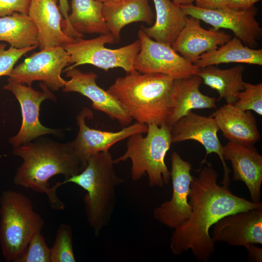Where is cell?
<instances>
[{
  "label": "cell",
  "instance_id": "obj_16",
  "mask_svg": "<svg viewBox=\"0 0 262 262\" xmlns=\"http://www.w3.org/2000/svg\"><path fill=\"white\" fill-rule=\"evenodd\" d=\"M212 238L232 246L262 244V207L222 218L213 225Z\"/></svg>",
  "mask_w": 262,
  "mask_h": 262
},
{
  "label": "cell",
  "instance_id": "obj_17",
  "mask_svg": "<svg viewBox=\"0 0 262 262\" xmlns=\"http://www.w3.org/2000/svg\"><path fill=\"white\" fill-rule=\"evenodd\" d=\"M225 161H229L233 169V180L246 185L252 201L260 202L262 183V156L253 145L229 142L223 146Z\"/></svg>",
  "mask_w": 262,
  "mask_h": 262
},
{
  "label": "cell",
  "instance_id": "obj_7",
  "mask_svg": "<svg viewBox=\"0 0 262 262\" xmlns=\"http://www.w3.org/2000/svg\"><path fill=\"white\" fill-rule=\"evenodd\" d=\"M116 42V39L111 33L91 39L74 38L72 42L64 47L69 55L70 66L63 72L85 64L92 65L105 71L120 67L127 73L136 71L133 64L141 49L139 39L116 49L105 47L106 44Z\"/></svg>",
  "mask_w": 262,
  "mask_h": 262
},
{
  "label": "cell",
  "instance_id": "obj_30",
  "mask_svg": "<svg viewBox=\"0 0 262 262\" xmlns=\"http://www.w3.org/2000/svg\"><path fill=\"white\" fill-rule=\"evenodd\" d=\"M237 98L233 104L234 107L243 111L252 110L262 115V83L245 82L244 89L238 94Z\"/></svg>",
  "mask_w": 262,
  "mask_h": 262
},
{
  "label": "cell",
  "instance_id": "obj_36",
  "mask_svg": "<svg viewBox=\"0 0 262 262\" xmlns=\"http://www.w3.org/2000/svg\"><path fill=\"white\" fill-rule=\"evenodd\" d=\"M255 245L254 244H248L245 247L247 251L248 257L250 260H252L253 262H262V249Z\"/></svg>",
  "mask_w": 262,
  "mask_h": 262
},
{
  "label": "cell",
  "instance_id": "obj_20",
  "mask_svg": "<svg viewBox=\"0 0 262 262\" xmlns=\"http://www.w3.org/2000/svg\"><path fill=\"white\" fill-rule=\"evenodd\" d=\"M210 116L215 120L223 136L229 142L254 145L260 139L256 119L251 111H243L227 103Z\"/></svg>",
  "mask_w": 262,
  "mask_h": 262
},
{
  "label": "cell",
  "instance_id": "obj_12",
  "mask_svg": "<svg viewBox=\"0 0 262 262\" xmlns=\"http://www.w3.org/2000/svg\"><path fill=\"white\" fill-rule=\"evenodd\" d=\"M171 162L172 195L169 200L154 210L153 215L161 223L175 229L183 224L191 213L188 199L193 176L191 163L182 159L177 151L172 154Z\"/></svg>",
  "mask_w": 262,
  "mask_h": 262
},
{
  "label": "cell",
  "instance_id": "obj_32",
  "mask_svg": "<svg viewBox=\"0 0 262 262\" xmlns=\"http://www.w3.org/2000/svg\"><path fill=\"white\" fill-rule=\"evenodd\" d=\"M32 0H0V16L19 13L28 15Z\"/></svg>",
  "mask_w": 262,
  "mask_h": 262
},
{
  "label": "cell",
  "instance_id": "obj_28",
  "mask_svg": "<svg viewBox=\"0 0 262 262\" xmlns=\"http://www.w3.org/2000/svg\"><path fill=\"white\" fill-rule=\"evenodd\" d=\"M50 262H75L72 228L61 224L56 232L52 247L50 248Z\"/></svg>",
  "mask_w": 262,
  "mask_h": 262
},
{
  "label": "cell",
  "instance_id": "obj_11",
  "mask_svg": "<svg viewBox=\"0 0 262 262\" xmlns=\"http://www.w3.org/2000/svg\"><path fill=\"white\" fill-rule=\"evenodd\" d=\"M184 13L211 25L212 29L231 30L246 46L255 48L262 36V30L255 19L254 6L243 11L227 7L214 10L198 8L193 4L180 6Z\"/></svg>",
  "mask_w": 262,
  "mask_h": 262
},
{
  "label": "cell",
  "instance_id": "obj_21",
  "mask_svg": "<svg viewBox=\"0 0 262 262\" xmlns=\"http://www.w3.org/2000/svg\"><path fill=\"white\" fill-rule=\"evenodd\" d=\"M202 82L197 74L175 79L172 91L169 114L166 124L171 127L179 119L193 109L215 108V98L202 94L199 87Z\"/></svg>",
  "mask_w": 262,
  "mask_h": 262
},
{
  "label": "cell",
  "instance_id": "obj_29",
  "mask_svg": "<svg viewBox=\"0 0 262 262\" xmlns=\"http://www.w3.org/2000/svg\"><path fill=\"white\" fill-rule=\"evenodd\" d=\"M50 248L41 231L36 232L14 262H50Z\"/></svg>",
  "mask_w": 262,
  "mask_h": 262
},
{
  "label": "cell",
  "instance_id": "obj_14",
  "mask_svg": "<svg viewBox=\"0 0 262 262\" xmlns=\"http://www.w3.org/2000/svg\"><path fill=\"white\" fill-rule=\"evenodd\" d=\"M219 131L215 120L211 116H206L191 111L182 117L171 127L172 143L195 140L201 144L206 150V155L201 162L207 161V156L215 153L219 157L224 169V177L219 184L229 186L231 170L223 157V146L217 135Z\"/></svg>",
  "mask_w": 262,
  "mask_h": 262
},
{
  "label": "cell",
  "instance_id": "obj_1",
  "mask_svg": "<svg viewBox=\"0 0 262 262\" xmlns=\"http://www.w3.org/2000/svg\"><path fill=\"white\" fill-rule=\"evenodd\" d=\"M196 172L189 196L191 213L183 224L174 229L170 247L175 255L191 250L198 260L207 262L215 251V242L210 235L211 227L226 216L262 207V203L238 196L228 186L218 184V173L207 161L200 162Z\"/></svg>",
  "mask_w": 262,
  "mask_h": 262
},
{
  "label": "cell",
  "instance_id": "obj_13",
  "mask_svg": "<svg viewBox=\"0 0 262 262\" xmlns=\"http://www.w3.org/2000/svg\"><path fill=\"white\" fill-rule=\"evenodd\" d=\"M93 114L88 108L82 109L76 117L78 132L75 138L70 142L76 154L82 162L83 169L88 158L100 152L108 151L116 143L137 133H146L147 125L136 122L117 131L94 129L87 126L86 117L91 118Z\"/></svg>",
  "mask_w": 262,
  "mask_h": 262
},
{
  "label": "cell",
  "instance_id": "obj_10",
  "mask_svg": "<svg viewBox=\"0 0 262 262\" xmlns=\"http://www.w3.org/2000/svg\"><path fill=\"white\" fill-rule=\"evenodd\" d=\"M69 61V55L63 47L42 49L14 68L8 76L30 86L34 81H41L50 90H58L66 82L61 73Z\"/></svg>",
  "mask_w": 262,
  "mask_h": 262
},
{
  "label": "cell",
  "instance_id": "obj_27",
  "mask_svg": "<svg viewBox=\"0 0 262 262\" xmlns=\"http://www.w3.org/2000/svg\"><path fill=\"white\" fill-rule=\"evenodd\" d=\"M0 41L7 42L16 49L38 46L39 43L33 21L28 15L19 13L0 16Z\"/></svg>",
  "mask_w": 262,
  "mask_h": 262
},
{
  "label": "cell",
  "instance_id": "obj_23",
  "mask_svg": "<svg viewBox=\"0 0 262 262\" xmlns=\"http://www.w3.org/2000/svg\"><path fill=\"white\" fill-rule=\"evenodd\" d=\"M155 21L149 27L141 26L144 33L154 40L172 46L184 26L188 16L171 0H153Z\"/></svg>",
  "mask_w": 262,
  "mask_h": 262
},
{
  "label": "cell",
  "instance_id": "obj_35",
  "mask_svg": "<svg viewBox=\"0 0 262 262\" xmlns=\"http://www.w3.org/2000/svg\"><path fill=\"white\" fill-rule=\"evenodd\" d=\"M261 0H227L226 7L239 11L247 10Z\"/></svg>",
  "mask_w": 262,
  "mask_h": 262
},
{
  "label": "cell",
  "instance_id": "obj_22",
  "mask_svg": "<svg viewBox=\"0 0 262 262\" xmlns=\"http://www.w3.org/2000/svg\"><path fill=\"white\" fill-rule=\"evenodd\" d=\"M102 14L110 33L119 41L125 26L136 22L151 25L155 15L148 0H109L103 2Z\"/></svg>",
  "mask_w": 262,
  "mask_h": 262
},
{
  "label": "cell",
  "instance_id": "obj_9",
  "mask_svg": "<svg viewBox=\"0 0 262 262\" xmlns=\"http://www.w3.org/2000/svg\"><path fill=\"white\" fill-rule=\"evenodd\" d=\"M141 49L134 61V68L142 74L159 73L174 79L197 74L199 68L185 60L170 45L156 41L140 29Z\"/></svg>",
  "mask_w": 262,
  "mask_h": 262
},
{
  "label": "cell",
  "instance_id": "obj_15",
  "mask_svg": "<svg viewBox=\"0 0 262 262\" xmlns=\"http://www.w3.org/2000/svg\"><path fill=\"white\" fill-rule=\"evenodd\" d=\"M66 76L70 78L63 88L64 92H77L92 101L95 110L105 113L116 120L123 127L131 124L133 119L122 104L107 91L98 85V75L93 72L84 73L76 67L67 70Z\"/></svg>",
  "mask_w": 262,
  "mask_h": 262
},
{
  "label": "cell",
  "instance_id": "obj_33",
  "mask_svg": "<svg viewBox=\"0 0 262 262\" xmlns=\"http://www.w3.org/2000/svg\"><path fill=\"white\" fill-rule=\"evenodd\" d=\"M59 2V9L60 12L64 17L63 20V31L68 36L75 38H82L83 35L77 33L70 25L68 20V13L69 11V6L67 0H58Z\"/></svg>",
  "mask_w": 262,
  "mask_h": 262
},
{
  "label": "cell",
  "instance_id": "obj_18",
  "mask_svg": "<svg viewBox=\"0 0 262 262\" xmlns=\"http://www.w3.org/2000/svg\"><path fill=\"white\" fill-rule=\"evenodd\" d=\"M231 38L224 31L203 28L200 20L188 16L172 47L187 61L195 64L203 53L216 49Z\"/></svg>",
  "mask_w": 262,
  "mask_h": 262
},
{
  "label": "cell",
  "instance_id": "obj_5",
  "mask_svg": "<svg viewBox=\"0 0 262 262\" xmlns=\"http://www.w3.org/2000/svg\"><path fill=\"white\" fill-rule=\"evenodd\" d=\"M146 133L145 137L137 133L128 138L125 153L114 162L115 164L130 159L133 180H140L147 174L150 187H162L170 179L164 158L172 143L171 128L166 124H150Z\"/></svg>",
  "mask_w": 262,
  "mask_h": 262
},
{
  "label": "cell",
  "instance_id": "obj_4",
  "mask_svg": "<svg viewBox=\"0 0 262 262\" xmlns=\"http://www.w3.org/2000/svg\"><path fill=\"white\" fill-rule=\"evenodd\" d=\"M110 152H100L90 156L84 169L78 174L54 187L57 189L67 183H73L84 189V205L88 222L97 237L109 222L115 201V187L124 182L114 168Z\"/></svg>",
  "mask_w": 262,
  "mask_h": 262
},
{
  "label": "cell",
  "instance_id": "obj_25",
  "mask_svg": "<svg viewBox=\"0 0 262 262\" xmlns=\"http://www.w3.org/2000/svg\"><path fill=\"white\" fill-rule=\"evenodd\" d=\"M244 69L242 65L225 69L210 65L200 68L197 75L205 85L218 92L217 101L224 98L227 103L233 104L237 99L238 94L244 89Z\"/></svg>",
  "mask_w": 262,
  "mask_h": 262
},
{
  "label": "cell",
  "instance_id": "obj_24",
  "mask_svg": "<svg viewBox=\"0 0 262 262\" xmlns=\"http://www.w3.org/2000/svg\"><path fill=\"white\" fill-rule=\"evenodd\" d=\"M229 63L262 65V49L244 45L236 36L220 47L201 54L194 65L200 68L210 65Z\"/></svg>",
  "mask_w": 262,
  "mask_h": 262
},
{
  "label": "cell",
  "instance_id": "obj_8",
  "mask_svg": "<svg viewBox=\"0 0 262 262\" xmlns=\"http://www.w3.org/2000/svg\"><path fill=\"white\" fill-rule=\"evenodd\" d=\"M42 91L35 90L9 78L8 82L3 88L11 92L20 106L22 123L18 132L9 139L14 148L32 141L41 136L61 134L60 129H54L43 125L39 120L40 106L42 101L49 99L56 101L54 94L42 82L40 84Z\"/></svg>",
  "mask_w": 262,
  "mask_h": 262
},
{
  "label": "cell",
  "instance_id": "obj_6",
  "mask_svg": "<svg viewBox=\"0 0 262 262\" xmlns=\"http://www.w3.org/2000/svg\"><path fill=\"white\" fill-rule=\"evenodd\" d=\"M0 242L6 262H14L26 247L33 236L44 226L42 217L33 209L30 199L9 190L0 198Z\"/></svg>",
  "mask_w": 262,
  "mask_h": 262
},
{
  "label": "cell",
  "instance_id": "obj_31",
  "mask_svg": "<svg viewBox=\"0 0 262 262\" xmlns=\"http://www.w3.org/2000/svg\"><path fill=\"white\" fill-rule=\"evenodd\" d=\"M38 46L23 49L10 47L5 49L6 45L0 43V77L9 76L18 60L28 52L35 49Z\"/></svg>",
  "mask_w": 262,
  "mask_h": 262
},
{
  "label": "cell",
  "instance_id": "obj_37",
  "mask_svg": "<svg viewBox=\"0 0 262 262\" xmlns=\"http://www.w3.org/2000/svg\"><path fill=\"white\" fill-rule=\"evenodd\" d=\"M195 0H172L176 4L180 6L192 4Z\"/></svg>",
  "mask_w": 262,
  "mask_h": 262
},
{
  "label": "cell",
  "instance_id": "obj_19",
  "mask_svg": "<svg viewBox=\"0 0 262 262\" xmlns=\"http://www.w3.org/2000/svg\"><path fill=\"white\" fill-rule=\"evenodd\" d=\"M58 0L31 1L28 15L37 29L40 50L64 47L74 39L67 35L62 28L63 20Z\"/></svg>",
  "mask_w": 262,
  "mask_h": 262
},
{
  "label": "cell",
  "instance_id": "obj_34",
  "mask_svg": "<svg viewBox=\"0 0 262 262\" xmlns=\"http://www.w3.org/2000/svg\"><path fill=\"white\" fill-rule=\"evenodd\" d=\"M196 7L208 10H214L226 7L227 0H195Z\"/></svg>",
  "mask_w": 262,
  "mask_h": 262
},
{
  "label": "cell",
  "instance_id": "obj_2",
  "mask_svg": "<svg viewBox=\"0 0 262 262\" xmlns=\"http://www.w3.org/2000/svg\"><path fill=\"white\" fill-rule=\"evenodd\" d=\"M13 154L23 161L14 177V183L45 193L52 209L64 210L65 204L52 190L49 180L58 175L64 176L66 180L83 170L70 142L39 138L14 148Z\"/></svg>",
  "mask_w": 262,
  "mask_h": 262
},
{
  "label": "cell",
  "instance_id": "obj_3",
  "mask_svg": "<svg viewBox=\"0 0 262 262\" xmlns=\"http://www.w3.org/2000/svg\"><path fill=\"white\" fill-rule=\"evenodd\" d=\"M175 80L163 74L136 71L116 78L107 91L136 122L161 126L169 114Z\"/></svg>",
  "mask_w": 262,
  "mask_h": 262
},
{
  "label": "cell",
  "instance_id": "obj_26",
  "mask_svg": "<svg viewBox=\"0 0 262 262\" xmlns=\"http://www.w3.org/2000/svg\"><path fill=\"white\" fill-rule=\"evenodd\" d=\"M103 3L97 0H71L68 16L70 25L82 35L111 33L103 16Z\"/></svg>",
  "mask_w": 262,
  "mask_h": 262
},
{
  "label": "cell",
  "instance_id": "obj_38",
  "mask_svg": "<svg viewBox=\"0 0 262 262\" xmlns=\"http://www.w3.org/2000/svg\"><path fill=\"white\" fill-rule=\"evenodd\" d=\"M97 0L99 1L102 2L103 3V2H105L107 1H108L109 0Z\"/></svg>",
  "mask_w": 262,
  "mask_h": 262
}]
</instances>
